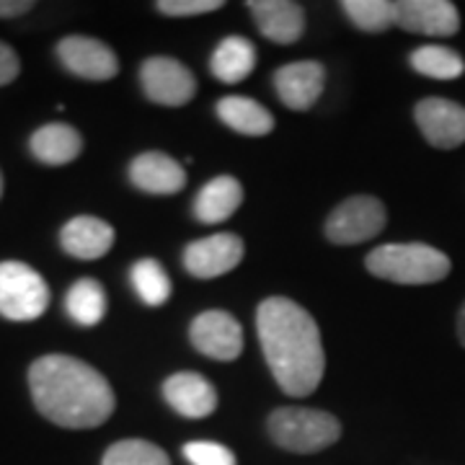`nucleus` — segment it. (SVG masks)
I'll list each match as a JSON object with an SVG mask.
<instances>
[{"instance_id": "nucleus-5", "label": "nucleus", "mask_w": 465, "mask_h": 465, "mask_svg": "<svg viewBox=\"0 0 465 465\" xmlns=\"http://www.w3.org/2000/svg\"><path fill=\"white\" fill-rule=\"evenodd\" d=\"M50 305V287L39 272L21 262H0V316L36 321Z\"/></svg>"}, {"instance_id": "nucleus-3", "label": "nucleus", "mask_w": 465, "mask_h": 465, "mask_svg": "<svg viewBox=\"0 0 465 465\" xmlns=\"http://www.w3.org/2000/svg\"><path fill=\"white\" fill-rule=\"evenodd\" d=\"M367 272L396 284H434L450 274V256L427 243H385L370 251Z\"/></svg>"}, {"instance_id": "nucleus-2", "label": "nucleus", "mask_w": 465, "mask_h": 465, "mask_svg": "<svg viewBox=\"0 0 465 465\" xmlns=\"http://www.w3.org/2000/svg\"><path fill=\"white\" fill-rule=\"evenodd\" d=\"M36 411L65 430H94L114 414V391L96 367L67 354L39 357L29 367Z\"/></svg>"}, {"instance_id": "nucleus-19", "label": "nucleus", "mask_w": 465, "mask_h": 465, "mask_svg": "<svg viewBox=\"0 0 465 465\" xmlns=\"http://www.w3.org/2000/svg\"><path fill=\"white\" fill-rule=\"evenodd\" d=\"M243 202V186L235 176H217L210 183H204L200 194L194 197L192 213L200 223L215 225L223 223L241 207Z\"/></svg>"}, {"instance_id": "nucleus-1", "label": "nucleus", "mask_w": 465, "mask_h": 465, "mask_svg": "<svg viewBox=\"0 0 465 465\" xmlns=\"http://www.w3.org/2000/svg\"><path fill=\"white\" fill-rule=\"evenodd\" d=\"M256 331L266 365L292 399L316 393L326 372V351L313 316L290 298H266L256 311Z\"/></svg>"}, {"instance_id": "nucleus-26", "label": "nucleus", "mask_w": 465, "mask_h": 465, "mask_svg": "<svg viewBox=\"0 0 465 465\" xmlns=\"http://www.w3.org/2000/svg\"><path fill=\"white\" fill-rule=\"evenodd\" d=\"M101 465H171V460L148 440H119L104 452Z\"/></svg>"}, {"instance_id": "nucleus-8", "label": "nucleus", "mask_w": 465, "mask_h": 465, "mask_svg": "<svg viewBox=\"0 0 465 465\" xmlns=\"http://www.w3.org/2000/svg\"><path fill=\"white\" fill-rule=\"evenodd\" d=\"M189 339H192V344L200 354L210 357V360H217V362H232L243 351V329L225 311H204V313H200L192 321Z\"/></svg>"}, {"instance_id": "nucleus-30", "label": "nucleus", "mask_w": 465, "mask_h": 465, "mask_svg": "<svg viewBox=\"0 0 465 465\" xmlns=\"http://www.w3.org/2000/svg\"><path fill=\"white\" fill-rule=\"evenodd\" d=\"M32 8V0H0V18L24 16V14H29Z\"/></svg>"}, {"instance_id": "nucleus-20", "label": "nucleus", "mask_w": 465, "mask_h": 465, "mask_svg": "<svg viewBox=\"0 0 465 465\" xmlns=\"http://www.w3.org/2000/svg\"><path fill=\"white\" fill-rule=\"evenodd\" d=\"M256 67V47L246 36H225L210 57V70L220 84H241Z\"/></svg>"}, {"instance_id": "nucleus-23", "label": "nucleus", "mask_w": 465, "mask_h": 465, "mask_svg": "<svg viewBox=\"0 0 465 465\" xmlns=\"http://www.w3.org/2000/svg\"><path fill=\"white\" fill-rule=\"evenodd\" d=\"M409 63L419 75H427L434 81H455L465 73L463 57L450 47H440V45H427L411 52Z\"/></svg>"}, {"instance_id": "nucleus-10", "label": "nucleus", "mask_w": 465, "mask_h": 465, "mask_svg": "<svg viewBox=\"0 0 465 465\" xmlns=\"http://www.w3.org/2000/svg\"><path fill=\"white\" fill-rule=\"evenodd\" d=\"M414 119L424 140L440 150L460 148L465 143V106L450 99H424L416 104Z\"/></svg>"}, {"instance_id": "nucleus-9", "label": "nucleus", "mask_w": 465, "mask_h": 465, "mask_svg": "<svg viewBox=\"0 0 465 465\" xmlns=\"http://www.w3.org/2000/svg\"><path fill=\"white\" fill-rule=\"evenodd\" d=\"M243 259V241L235 232H215L183 251V266L197 280H215L232 272Z\"/></svg>"}, {"instance_id": "nucleus-7", "label": "nucleus", "mask_w": 465, "mask_h": 465, "mask_svg": "<svg viewBox=\"0 0 465 465\" xmlns=\"http://www.w3.org/2000/svg\"><path fill=\"white\" fill-rule=\"evenodd\" d=\"M140 84L153 104L161 106H183L194 99L197 81L192 70L173 57H148L140 67Z\"/></svg>"}, {"instance_id": "nucleus-32", "label": "nucleus", "mask_w": 465, "mask_h": 465, "mask_svg": "<svg viewBox=\"0 0 465 465\" xmlns=\"http://www.w3.org/2000/svg\"><path fill=\"white\" fill-rule=\"evenodd\" d=\"M0 197H3V176H0Z\"/></svg>"}, {"instance_id": "nucleus-14", "label": "nucleus", "mask_w": 465, "mask_h": 465, "mask_svg": "<svg viewBox=\"0 0 465 465\" xmlns=\"http://www.w3.org/2000/svg\"><path fill=\"white\" fill-rule=\"evenodd\" d=\"M163 399L176 411L186 419H207L215 414L217 391L207 378L200 372H176L163 382Z\"/></svg>"}, {"instance_id": "nucleus-12", "label": "nucleus", "mask_w": 465, "mask_h": 465, "mask_svg": "<svg viewBox=\"0 0 465 465\" xmlns=\"http://www.w3.org/2000/svg\"><path fill=\"white\" fill-rule=\"evenodd\" d=\"M323 85H326V67L316 60L290 63L274 73L277 96L292 112H308L321 99Z\"/></svg>"}, {"instance_id": "nucleus-27", "label": "nucleus", "mask_w": 465, "mask_h": 465, "mask_svg": "<svg viewBox=\"0 0 465 465\" xmlns=\"http://www.w3.org/2000/svg\"><path fill=\"white\" fill-rule=\"evenodd\" d=\"M183 458L192 465H235V455L220 442H186L183 445Z\"/></svg>"}, {"instance_id": "nucleus-17", "label": "nucleus", "mask_w": 465, "mask_h": 465, "mask_svg": "<svg viewBox=\"0 0 465 465\" xmlns=\"http://www.w3.org/2000/svg\"><path fill=\"white\" fill-rule=\"evenodd\" d=\"M60 243L65 253L81 262H94L114 246V228L101 217L78 215L67 223L60 232Z\"/></svg>"}, {"instance_id": "nucleus-25", "label": "nucleus", "mask_w": 465, "mask_h": 465, "mask_svg": "<svg viewBox=\"0 0 465 465\" xmlns=\"http://www.w3.org/2000/svg\"><path fill=\"white\" fill-rule=\"evenodd\" d=\"M341 11L357 29L367 34H382L396 26V3L388 0H344Z\"/></svg>"}, {"instance_id": "nucleus-29", "label": "nucleus", "mask_w": 465, "mask_h": 465, "mask_svg": "<svg viewBox=\"0 0 465 465\" xmlns=\"http://www.w3.org/2000/svg\"><path fill=\"white\" fill-rule=\"evenodd\" d=\"M21 73V63H18V54L8 45L0 42V85L14 84Z\"/></svg>"}, {"instance_id": "nucleus-16", "label": "nucleus", "mask_w": 465, "mask_h": 465, "mask_svg": "<svg viewBox=\"0 0 465 465\" xmlns=\"http://www.w3.org/2000/svg\"><path fill=\"white\" fill-rule=\"evenodd\" d=\"M130 182L145 194L168 197L186 186V173L182 163L173 161L171 155L150 150V153H140L130 163Z\"/></svg>"}, {"instance_id": "nucleus-31", "label": "nucleus", "mask_w": 465, "mask_h": 465, "mask_svg": "<svg viewBox=\"0 0 465 465\" xmlns=\"http://www.w3.org/2000/svg\"><path fill=\"white\" fill-rule=\"evenodd\" d=\"M458 339H460V344L465 347V302L463 308H460V313H458Z\"/></svg>"}, {"instance_id": "nucleus-21", "label": "nucleus", "mask_w": 465, "mask_h": 465, "mask_svg": "<svg viewBox=\"0 0 465 465\" xmlns=\"http://www.w3.org/2000/svg\"><path fill=\"white\" fill-rule=\"evenodd\" d=\"M215 112L223 124L249 137H264L274 130V116L269 114V109L246 96H225L217 101Z\"/></svg>"}, {"instance_id": "nucleus-11", "label": "nucleus", "mask_w": 465, "mask_h": 465, "mask_svg": "<svg viewBox=\"0 0 465 465\" xmlns=\"http://www.w3.org/2000/svg\"><path fill=\"white\" fill-rule=\"evenodd\" d=\"M60 63L85 81H112L119 73V60L112 47L94 36H65L57 45Z\"/></svg>"}, {"instance_id": "nucleus-18", "label": "nucleus", "mask_w": 465, "mask_h": 465, "mask_svg": "<svg viewBox=\"0 0 465 465\" xmlns=\"http://www.w3.org/2000/svg\"><path fill=\"white\" fill-rule=\"evenodd\" d=\"M29 148L32 155L39 163H47V166H65L73 163L81 150H84V137L75 127L63 124V122H52L39 127L29 140Z\"/></svg>"}, {"instance_id": "nucleus-4", "label": "nucleus", "mask_w": 465, "mask_h": 465, "mask_svg": "<svg viewBox=\"0 0 465 465\" xmlns=\"http://www.w3.org/2000/svg\"><path fill=\"white\" fill-rule=\"evenodd\" d=\"M269 434L287 452L313 455V452L331 448L341 437V424L336 416L318 411V409L284 406L269 416Z\"/></svg>"}, {"instance_id": "nucleus-6", "label": "nucleus", "mask_w": 465, "mask_h": 465, "mask_svg": "<svg viewBox=\"0 0 465 465\" xmlns=\"http://www.w3.org/2000/svg\"><path fill=\"white\" fill-rule=\"evenodd\" d=\"M385 207L375 197H349L326 220V238L336 246H354L375 238L385 228Z\"/></svg>"}, {"instance_id": "nucleus-22", "label": "nucleus", "mask_w": 465, "mask_h": 465, "mask_svg": "<svg viewBox=\"0 0 465 465\" xmlns=\"http://www.w3.org/2000/svg\"><path fill=\"white\" fill-rule=\"evenodd\" d=\"M65 311L67 316L73 318L81 326H96L104 321L109 302H106V292L94 277H84L67 290L65 295Z\"/></svg>"}, {"instance_id": "nucleus-24", "label": "nucleus", "mask_w": 465, "mask_h": 465, "mask_svg": "<svg viewBox=\"0 0 465 465\" xmlns=\"http://www.w3.org/2000/svg\"><path fill=\"white\" fill-rule=\"evenodd\" d=\"M130 282L133 290L137 292V298L143 300L145 305H163L171 298V280H168L166 269L158 264L155 259H140L134 262L130 269Z\"/></svg>"}, {"instance_id": "nucleus-13", "label": "nucleus", "mask_w": 465, "mask_h": 465, "mask_svg": "<svg viewBox=\"0 0 465 465\" xmlns=\"http://www.w3.org/2000/svg\"><path fill=\"white\" fill-rule=\"evenodd\" d=\"M396 26L424 36H452L460 29V14L450 0H401Z\"/></svg>"}, {"instance_id": "nucleus-15", "label": "nucleus", "mask_w": 465, "mask_h": 465, "mask_svg": "<svg viewBox=\"0 0 465 465\" xmlns=\"http://www.w3.org/2000/svg\"><path fill=\"white\" fill-rule=\"evenodd\" d=\"M259 32L274 45H295L305 32V11L290 0H251L246 5Z\"/></svg>"}, {"instance_id": "nucleus-28", "label": "nucleus", "mask_w": 465, "mask_h": 465, "mask_svg": "<svg viewBox=\"0 0 465 465\" xmlns=\"http://www.w3.org/2000/svg\"><path fill=\"white\" fill-rule=\"evenodd\" d=\"M155 8L171 18L202 16V14H213L223 8V0H161L155 3Z\"/></svg>"}]
</instances>
